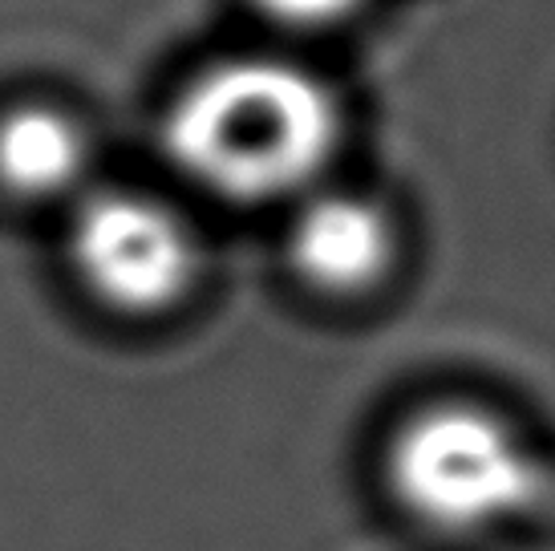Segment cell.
<instances>
[{
  "instance_id": "cell-4",
  "label": "cell",
  "mask_w": 555,
  "mask_h": 551,
  "mask_svg": "<svg viewBox=\"0 0 555 551\" xmlns=\"http://www.w3.org/2000/svg\"><path fill=\"white\" fill-rule=\"evenodd\" d=\"M398 260V228L382 203L353 191L312 195L288 228L293 272L324 296L377 289Z\"/></svg>"
},
{
  "instance_id": "cell-2",
  "label": "cell",
  "mask_w": 555,
  "mask_h": 551,
  "mask_svg": "<svg viewBox=\"0 0 555 551\" xmlns=\"http://www.w3.org/2000/svg\"><path fill=\"white\" fill-rule=\"evenodd\" d=\"M543 462L503 413L478 401H434L389 434L386 487L434 536L470 539L540 503Z\"/></svg>"
},
{
  "instance_id": "cell-5",
  "label": "cell",
  "mask_w": 555,
  "mask_h": 551,
  "mask_svg": "<svg viewBox=\"0 0 555 551\" xmlns=\"http://www.w3.org/2000/svg\"><path fill=\"white\" fill-rule=\"evenodd\" d=\"M90 175V138L57 106H13L0 114V191L49 203L74 195Z\"/></svg>"
},
{
  "instance_id": "cell-1",
  "label": "cell",
  "mask_w": 555,
  "mask_h": 551,
  "mask_svg": "<svg viewBox=\"0 0 555 551\" xmlns=\"http://www.w3.org/2000/svg\"><path fill=\"white\" fill-rule=\"evenodd\" d=\"M340 142L333 90L280 57H232L186 81L163 146L191 183L232 203L300 195Z\"/></svg>"
},
{
  "instance_id": "cell-3",
  "label": "cell",
  "mask_w": 555,
  "mask_h": 551,
  "mask_svg": "<svg viewBox=\"0 0 555 551\" xmlns=\"http://www.w3.org/2000/svg\"><path fill=\"white\" fill-rule=\"evenodd\" d=\"M69 264L109 312L158 317L195 289L199 244L167 203L139 191H98L69 223Z\"/></svg>"
},
{
  "instance_id": "cell-6",
  "label": "cell",
  "mask_w": 555,
  "mask_h": 551,
  "mask_svg": "<svg viewBox=\"0 0 555 551\" xmlns=\"http://www.w3.org/2000/svg\"><path fill=\"white\" fill-rule=\"evenodd\" d=\"M251 4L288 29H328L345 16H353L365 0H251Z\"/></svg>"
}]
</instances>
